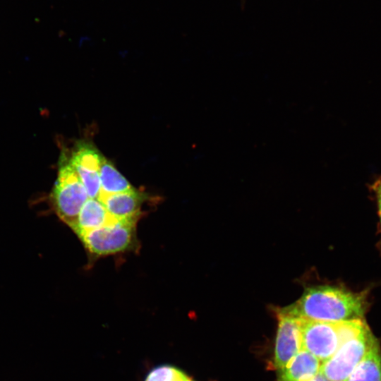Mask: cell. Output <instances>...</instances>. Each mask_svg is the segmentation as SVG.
<instances>
[{
  "label": "cell",
  "instance_id": "6da1fadb",
  "mask_svg": "<svg viewBox=\"0 0 381 381\" xmlns=\"http://www.w3.org/2000/svg\"><path fill=\"white\" fill-rule=\"evenodd\" d=\"M368 290L353 292L339 286H311L305 289L298 301L278 312L325 322L363 319L368 308Z\"/></svg>",
  "mask_w": 381,
  "mask_h": 381
},
{
  "label": "cell",
  "instance_id": "9c48e42d",
  "mask_svg": "<svg viewBox=\"0 0 381 381\" xmlns=\"http://www.w3.org/2000/svg\"><path fill=\"white\" fill-rule=\"evenodd\" d=\"M322 362L301 349L280 372L279 381H312L320 373Z\"/></svg>",
  "mask_w": 381,
  "mask_h": 381
},
{
  "label": "cell",
  "instance_id": "ba28073f",
  "mask_svg": "<svg viewBox=\"0 0 381 381\" xmlns=\"http://www.w3.org/2000/svg\"><path fill=\"white\" fill-rule=\"evenodd\" d=\"M147 198L145 194L136 189L109 195H100L98 197L114 219L136 221H138L141 216V208Z\"/></svg>",
  "mask_w": 381,
  "mask_h": 381
},
{
  "label": "cell",
  "instance_id": "5b68a950",
  "mask_svg": "<svg viewBox=\"0 0 381 381\" xmlns=\"http://www.w3.org/2000/svg\"><path fill=\"white\" fill-rule=\"evenodd\" d=\"M375 339L368 327L322 362L319 374L328 381H346Z\"/></svg>",
  "mask_w": 381,
  "mask_h": 381
},
{
  "label": "cell",
  "instance_id": "52a82bcc",
  "mask_svg": "<svg viewBox=\"0 0 381 381\" xmlns=\"http://www.w3.org/2000/svg\"><path fill=\"white\" fill-rule=\"evenodd\" d=\"M278 329L276 339L274 363L281 371L301 350L300 318L277 311Z\"/></svg>",
  "mask_w": 381,
  "mask_h": 381
},
{
  "label": "cell",
  "instance_id": "8fae6325",
  "mask_svg": "<svg viewBox=\"0 0 381 381\" xmlns=\"http://www.w3.org/2000/svg\"><path fill=\"white\" fill-rule=\"evenodd\" d=\"M346 381H381V351L376 339Z\"/></svg>",
  "mask_w": 381,
  "mask_h": 381
},
{
  "label": "cell",
  "instance_id": "8992f818",
  "mask_svg": "<svg viewBox=\"0 0 381 381\" xmlns=\"http://www.w3.org/2000/svg\"><path fill=\"white\" fill-rule=\"evenodd\" d=\"M104 156L89 143L77 144L70 158L87 193L89 198H98L100 193L99 169Z\"/></svg>",
  "mask_w": 381,
  "mask_h": 381
},
{
  "label": "cell",
  "instance_id": "2e32d148",
  "mask_svg": "<svg viewBox=\"0 0 381 381\" xmlns=\"http://www.w3.org/2000/svg\"><path fill=\"white\" fill-rule=\"evenodd\" d=\"M322 381H328L325 378H324Z\"/></svg>",
  "mask_w": 381,
  "mask_h": 381
},
{
  "label": "cell",
  "instance_id": "7a4b0ae2",
  "mask_svg": "<svg viewBox=\"0 0 381 381\" xmlns=\"http://www.w3.org/2000/svg\"><path fill=\"white\" fill-rule=\"evenodd\" d=\"M302 349L322 363L368 327L363 319L325 322L300 318Z\"/></svg>",
  "mask_w": 381,
  "mask_h": 381
},
{
  "label": "cell",
  "instance_id": "5bb4252c",
  "mask_svg": "<svg viewBox=\"0 0 381 381\" xmlns=\"http://www.w3.org/2000/svg\"><path fill=\"white\" fill-rule=\"evenodd\" d=\"M373 189L375 192V194L377 200L378 205V214L380 217V224H381V180L379 179L376 181L373 185Z\"/></svg>",
  "mask_w": 381,
  "mask_h": 381
},
{
  "label": "cell",
  "instance_id": "7c38bea8",
  "mask_svg": "<svg viewBox=\"0 0 381 381\" xmlns=\"http://www.w3.org/2000/svg\"><path fill=\"white\" fill-rule=\"evenodd\" d=\"M100 195H109L135 189L104 157L99 169Z\"/></svg>",
  "mask_w": 381,
  "mask_h": 381
},
{
  "label": "cell",
  "instance_id": "30bf717a",
  "mask_svg": "<svg viewBox=\"0 0 381 381\" xmlns=\"http://www.w3.org/2000/svg\"><path fill=\"white\" fill-rule=\"evenodd\" d=\"M114 219L98 198H88L82 207L73 231L80 234L97 229Z\"/></svg>",
  "mask_w": 381,
  "mask_h": 381
},
{
  "label": "cell",
  "instance_id": "277c9868",
  "mask_svg": "<svg viewBox=\"0 0 381 381\" xmlns=\"http://www.w3.org/2000/svg\"><path fill=\"white\" fill-rule=\"evenodd\" d=\"M136 220L113 219L78 236L85 248L95 256H104L131 250L136 242Z\"/></svg>",
  "mask_w": 381,
  "mask_h": 381
},
{
  "label": "cell",
  "instance_id": "3957f363",
  "mask_svg": "<svg viewBox=\"0 0 381 381\" xmlns=\"http://www.w3.org/2000/svg\"><path fill=\"white\" fill-rule=\"evenodd\" d=\"M52 197L58 216L73 229L79 212L89 197L77 172L64 155L59 162Z\"/></svg>",
  "mask_w": 381,
  "mask_h": 381
},
{
  "label": "cell",
  "instance_id": "4fadbf2b",
  "mask_svg": "<svg viewBox=\"0 0 381 381\" xmlns=\"http://www.w3.org/2000/svg\"><path fill=\"white\" fill-rule=\"evenodd\" d=\"M144 381H195L181 368L171 364H162L152 368Z\"/></svg>",
  "mask_w": 381,
  "mask_h": 381
},
{
  "label": "cell",
  "instance_id": "9a60e30c",
  "mask_svg": "<svg viewBox=\"0 0 381 381\" xmlns=\"http://www.w3.org/2000/svg\"><path fill=\"white\" fill-rule=\"evenodd\" d=\"M325 377L319 374L312 381H322Z\"/></svg>",
  "mask_w": 381,
  "mask_h": 381
}]
</instances>
